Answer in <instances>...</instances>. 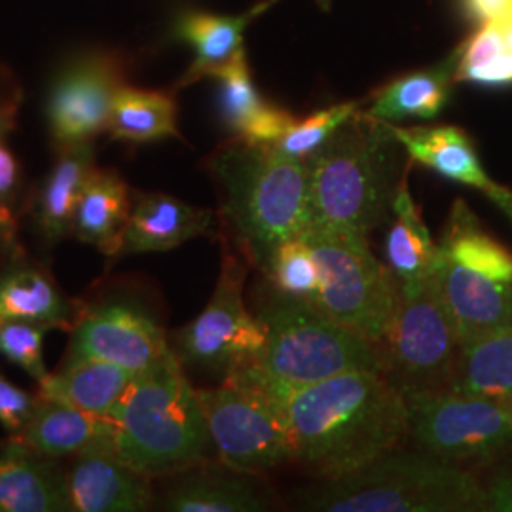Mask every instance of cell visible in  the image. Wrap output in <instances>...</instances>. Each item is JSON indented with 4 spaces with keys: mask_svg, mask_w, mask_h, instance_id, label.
I'll return each mask as SVG.
<instances>
[{
    "mask_svg": "<svg viewBox=\"0 0 512 512\" xmlns=\"http://www.w3.org/2000/svg\"><path fill=\"white\" fill-rule=\"evenodd\" d=\"M73 512H143L154 503L150 478L114 452H86L65 467Z\"/></svg>",
    "mask_w": 512,
    "mask_h": 512,
    "instance_id": "9a60e30c",
    "label": "cell"
},
{
    "mask_svg": "<svg viewBox=\"0 0 512 512\" xmlns=\"http://www.w3.org/2000/svg\"><path fill=\"white\" fill-rule=\"evenodd\" d=\"M452 389L495 403L512 401V323L459 342Z\"/></svg>",
    "mask_w": 512,
    "mask_h": 512,
    "instance_id": "83f0119b",
    "label": "cell"
},
{
    "mask_svg": "<svg viewBox=\"0 0 512 512\" xmlns=\"http://www.w3.org/2000/svg\"><path fill=\"white\" fill-rule=\"evenodd\" d=\"M275 0H266L241 16H213L203 12H186L177 21V37L188 42L196 57L184 73L179 86L194 84L202 78H215L230 63H234L243 50V33L253 19L270 8Z\"/></svg>",
    "mask_w": 512,
    "mask_h": 512,
    "instance_id": "603a6c76",
    "label": "cell"
},
{
    "mask_svg": "<svg viewBox=\"0 0 512 512\" xmlns=\"http://www.w3.org/2000/svg\"><path fill=\"white\" fill-rule=\"evenodd\" d=\"M393 224L385 239V255L389 270L399 285H410L431 272L439 245L431 238L420 209L408 192V175L393 200Z\"/></svg>",
    "mask_w": 512,
    "mask_h": 512,
    "instance_id": "f1b7e54d",
    "label": "cell"
},
{
    "mask_svg": "<svg viewBox=\"0 0 512 512\" xmlns=\"http://www.w3.org/2000/svg\"><path fill=\"white\" fill-rule=\"evenodd\" d=\"M217 215L211 209L194 207L175 196L160 192H137L131 200L118 255L165 253L186 241L213 236Z\"/></svg>",
    "mask_w": 512,
    "mask_h": 512,
    "instance_id": "5bb4252c",
    "label": "cell"
},
{
    "mask_svg": "<svg viewBox=\"0 0 512 512\" xmlns=\"http://www.w3.org/2000/svg\"><path fill=\"white\" fill-rule=\"evenodd\" d=\"M433 274L459 342L512 323V283L473 272L440 251Z\"/></svg>",
    "mask_w": 512,
    "mask_h": 512,
    "instance_id": "e0dca14e",
    "label": "cell"
},
{
    "mask_svg": "<svg viewBox=\"0 0 512 512\" xmlns=\"http://www.w3.org/2000/svg\"><path fill=\"white\" fill-rule=\"evenodd\" d=\"M408 433L421 450L461 463L482 461L512 440V420L505 406L454 389L404 397Z\"/></svg>",
    "mask_w": 512,
    "mask_h": 512,
    "instance_id": "8fae6325",
    "label": "cell"
},
{
    "mask_svg": "<svg viewBox=\"0 0 512 512\" xmlns=\"http://www.w3.org/2000/svg\"><path fill=\"white\" fill-rule=\"evenodd\" d=\"M380 349L384 376L403 397L452 389L459 340L433 268L420 281L399 285V306Z\"/></svg>",
    "mask_w": 512,
    "mask_h": 512,
    "instance_id": "9c48e42d",
    "label": "cell"
},
{
    "mask_svg": "<svg viewBox=\"0 0 512 512\" xmlns=\"http://www.w3.org/2000/svg\"><path fill=\"white\" fill-rule=\"evenodd\" d=\"M135 376L137 372L105 361H82L48 374L38 384V395L112 420Z\"/></svg>",
    "mask_w": 512,
    "mask_h": 512,
    "instance_id": "484cf974",
    "label": "cell"
},
{
    "mask_svg": "<svg viewBox=\"0 0 512 512\" xmlns=\"http://www.w3.org/2000/svg\"><path fill=\"white\" fill-rule=\"evenodd\" d=\"M57 158L29 203V220L42 251L73 236L74 215L95 162L93 141L57 147Z\"/></svg>",
    "mask_w": 512,
    "mask_h": 512,
    "instance_id": "d6986e66",
    "label": "cell"
},
{
    "mask_svg": "<svg viewBox=\"0 0 512 512\" xmlns=\"http://www.w3.org/2000/svg\"><path fill=\"white\" fill-rule=\"evenodd\" d=\"M463 4L467 14L478 21L512 16V0H463Z\"/></svg>",
    "mask_w": 512,
    "mask_h": 512,
    "instance_id": "f35d334b",
    "label": "cell"
},
{
    "mask_svg": "<svg viewBox=\"0 0 512 512\" xmlns=\"http://www.w3.org/2000/svg\"><path fill=\"white\" fill-rule=\"evenodd\" d=\"M403 145L389 122L355 112L325 145L304 162L308 167L310 222L344 226L361 234L384 222L408 175Z\"/></svg>",
    "mask_w": 512,
    "mask_h": 512,
    "instance_id": "3957f363",
    "label": "cell"
},
{
    "mask_svg": "<svg viewBox=\"0 0 512 512\" xmlns=\"http://www.w3.org/2000/svg\"><path fill=\"white\" fill-rule=\"evenodd\" d=\"M439 251L473 272L512 283L511 251L478 226L463 200H456L452 207Z\"/></svg>",
    "mask_w": 512,
    "mask_h": 512,
    "instance_id": "4dcf8cb0",
    "label": "cell"
},
{
    "mask_svg": "<svg viewBox=\"0 0 512 512\" xmlns=\"http://www.w3.org/2000/svg\"><path fill=\"white\" fill-rule=\"evenodd\" d=\"M266 281L277 291L315 304L321 291V272L310 245L302 236L283 241L272 255Z\"/></svg>",
    "mask_w": 512,
    "mask_h": 512,
    "instance_id": "d6a6232c",
    "label": "cell"
},
{
    "mask_svg": "<svg viewBox=\"0 0 512 512\" xmlns=\"http://www.w3.org/2000/svg\"><path fill=\"white\" fill-rule=\"evenodd\" d=\"M114 435V420L38 395L31 420L14 439L48 458L63 459L86 452H114Z\"/></svg>",
    "mask_w": 512,
    "mask_h": 512,
    "instance_id": "44dd1931",
    "label": "cell"
},
{
    "mask_svg": "<svg viewBox=\"0 0 512 512\" xmlns=\"http://www.w3.org/2000/svg\"><path fill=\"white\" fill-rule=\"evenodd\" d=\"M503 404V406H505V410H507V412H509V416H511V420H512V401H505V403H501Z\"/></svg>",
    "mask_w": 512,
    "mask_h": 512,
    "instance_id": "b9f144b4",
    "label": "cell"
},
{
    "mask_svg": "<svg viewBox=\"0 0 512 512\" xmlns=\"http://www.w3.org/2000/svg\"><path fill=\"white\" fill-rule=\"evenodd\" d=\"M245 279L247 264L224 245L211 300L194 321L173 332L169 340V348L183 368L224 380L234 370L258 359L266 336L255 313L245 306Z\"/></svg>",
    "mask_w": 512,
    "mask_h": 512,
    "instance_id": "30bf717a",
    "label": "cell"
},
{
    "mask_svg": "<svg viewBox=\"0 0 512 512\" xmlns=\"http://www.w3.org/2000/svg\"><path fill=\"white\" fill-rule=\"evenodd\" d=\"M215 78L219 80L220 118L238 139L275 145L296 122L291 112L270 105L256 92L245 54Z\"/></svg>",
    "mask_w": 512,
    "mask_h": 512,
    "instance_id": "7402d4cb",
    "label": "cell"
},
{
    "mask_svg": "<svg viewBox=\"0 0 512 512\" xmlns=\"http://www.w3.org/2000/svg\"><path fill=\"white\" fill-rule=\"evenodd\" d=\"M298 505L319 512L480 511L486 495L456 463L425 450H391L351 475L300 490Z\"/></svg>",
    "mask_w": 512,
    "mask_h": 512,
    "instance_id": "5b68a950",
    "label": "cell"
},
{
    "mask_svg": "<svg viewBox=\"0 0 512 512\" xmlns=\"http://www.w3.org/2000/svg\"><path fill=\"white\" fill-rule=\"evenodd\" d=\"M488 198L512 220V192L507 190L505 186H497L488 194Z\"/></svg>",
    "mask_w": 512,
    "mask_h": 512,
    "instance_id": "ab89813d",
    "label": "cell"
},
{
    "mask_svg": "<svg viewBox=\"0 0 512 512\" xmlns=\"http://www.w3.org/2000/svg\"><path fill=\"white\" fill-rule=\"evenodd\" d=\"M412 162L431 167L446 179L473 186L486 196L499 184L494 183L476 156L471 137L454 126L437 128H401L389 124Z\"/></svg>",
    "mask_w": 512,
    "mask_h": 512,
    "instance_id": "d4e9b609",
    "label": "cell"
},
{
    "mask_svg": "<svg viewBox=\"0 0 512 512\" xmlns=\"http://www.w3.org/2000/svg\"><path fill=\"white\" fill-rule=\"evenodd\" d=\"M78 313L52 274L25 251L2 258L0 321H35L54 330H73Z\"/></svg>",
    "mask_w": 512,
    "mask_h": 512,
    "instance_id": "ffe728a7",
    "label": "cell"
},
{
    "mask_svg": "<svg viewBox=\"0 0 512 512\" xmlns=\"http://www.w3.org/2000/svg\"><path fill=\"white\" fill-rule=\"evenodd\" d=\"M12 128L14 120L0 124V258L25 251L19 241L18 224L21 169L14 152L6 145V135Z\"/></svg>",
    "mask_w": 512,
    "mask_h": 512,
    "instance_id": "836d02e7",
    "label": "cell"
},
{
    "mask_svg": "<svg viewBox=\"0 0 512 512\" xmlns=\"http://www.w3.org/2000/svg\"><path fill=\"white\" fill-rule=\"evenodd\" d=\"M357 110V103H344L319 110L306 120H296L291 129L275 143V147L291 158L306 160L317 148L325 145L330 135Z\"/></svg>",
    "mask_w": 512,
    "mask_h": 512,
    "instance_id": "d590c367",
    "label": "cell"
},
{
    "mask_svg": "<svg viewBox=\"0 0 512 512\" xmlns=\"http://www.w3.org/2000/svg\"><path fill=\"white\" fill-rule=\"evenodd\" d=\"M63 366L82 361H105L143 372L169 351L164 329L148 315L124 300L101 302L80 311Z\"/></svg>",
    "mask_w": 512,
    "mask_h": 512,
    "instance_id": "4fadbf2b",
    "label": "cell"
},
{
    "mask_svg": "<svg viewBox=\"0 0 512 512\" xmlns=\"http://www.w3.org/2000/svg\"><path fill=\"white\" fill-rule=\"evenodd\" d=\"M459 46L456 82L482 86L512 84V46L499 19L484 21L482 29Z\"/></svg>",
    "mask_w": 512,
    "mask_h": 512,
    "instance_id": "1f68e13d",
    "label": "cell"
},
{
    "mask_svg": "<svg viewBox=\"0 0 512 512\" xmlns=\"http://www.w3.org/2000/svg\"><path fill=\"white\" fill-rule=\"evenodd\" d=\"M52 327L35 321H0V357L27 372L37 384L48 378L42 346Z\"/></svg>",
    "mask_w": 512,
    "mask_h": 512,
    "instance_id": "e575fe53",
    "label": "cell"
},
{
    "mask_svg": "<svg viewBox=\"0 0 512 512\" xmlns=\"http://www.w3.org/2000/svg\"><path fill=\"white\" fill-rule=\"evenodd\" d=\"M317 2H319V6H323L325 10L330 6V0H317Z\"/></svg>",
    "mask_w": 512,
    "mask_h": 512,
    "instance_id": "7bdbcfd3",
    "label": "cell"
},
{
    "mask_svg": "<svg viewBox=\"0 0 512 512\" xmlns=\"http://www.w3.org/2000/svg\"><path fill=\"white\" fill-rule=\"evenodd\" d=\"M293 463L329 480L397 450L408 433L401 391L382 372L353 370L296 389L285 401Z\"/></svg>",
    "mask_w": 512,
    "mask_h": 512,
    "instance_id": "6da1fadb",
    "label": "cell"
},
{
    "mask_svg": "<svg viewBox=\"0 0 512 512\" xmlns=\"http://www.w3.org/2000/svg\"><path fill=\"white\" fill-rule=\"evenodd\" d=\"M169 478L158 499L164 511L262 512L272 507V497L255 475L239 473L220 461H205Z\"/></svg>",
    "mask_w": 512,
    "mask_h": 512,
    "instance_id": "2e32d148",
    "label": "cell"
},
{
    "mask_svg": "<svg viewBox=\"0 0 512 512\" xmlns=\"http://www.w3.org/2000/svg\"><path fill=\"white\" fill-rule=\"evenodd\" d=\"M16 116V105L12 101L8 103H0V124L4 122H12Z\"/></svg>",
    "mask_w": 512,
    "mask_h": 512,
    "instance_id": "60d3db41",
    "label": "cell"
},
{
    "mask_svg": "<svg viewBox=\"0 0 512 512\" xmlns=\"http://www.w3.org/2000/svg\"><path fill=\"white\" fill-rule=\"evenodd\" d=\"M37 404L38 395L23 391L0 372V427L10 437H16L23 431Z\"/></svg>",
    "mask_w": 512,
    "mask_h": 512,
    "instance_id": "8d00e7d4",
    "label": "cell"
},
{
    "mask_svg": "<svg viewBox=\"0 0 512 512\" xmlns=\"http://www.w3.org/2000/svg\"><path fill=\"white\" fill-rule=\"evenodd\" d=\"M198 397L220 463L255 476L293 463L285 403L249 366L228 374L219 387L198 389Z\"/></svg>",
    "mask_w": 512,
    "mask_h": 512,
    "instance_id": "ba28073f",
    "label": "cell"
},
{
    "mask_svg": "<svg viewBox=\"0 0 512 512\" xmlns=\"http://www.w3.org/2000/svg\"><path fill=\"white\" fill-rule=\"evenodd\" d=\"M129 211L131 196L124 179L109 169L93 167L78 200L73 236L114 262Z\"/></svg>",
    "mask_w": 512,
    "mask_h": 512,
    "instance_id": "cb8c5ba5",
    "label": "cell"
},
{
    "mask_svg": "<svg viewBox=\"0 0 512 512\" xmlns=\"http://www.w3.org/2000/svg\"><path fill=\"white\" fill-rule=\"evenodd\" d=\"M220 217L249 264L266 274L275 249L310 222L308 167L275 145L234 137L209 158Z\"/></svg>",
    "mask_w": 512,
    "mask_h": 512,
    "instance_id": "7a4b0ae2",
    "label": "cell"
},
{
    "mask_svg": "<svg viewBox=\"0 0 512 512\" xmlns=\"http://www.w3.org/2000/svg\"><path fill=\"white\" fill-rule=\"evenodd\" d=\"M107 131L114 141L137 145L181 137L177 129L175 97L124 84L114 95Z\"/></svg>",
    "mask_w": 512,
    "mask_h": 512,
    "instance_id": "f546056e",
    "label": "cell"
},
{
    "mask_svg": "<svg viewBox=\"0 0 512 512\" xmlns=\"http://www.w3.org/2000/svg\"><path fill=\"white\" fill-rule=\"evenodd\" d=\"M459 54L461 46L431 69L393 80L380 92L374 93L366 114L389 124L406 118H435L450 99L452 84L456 82Z\"/></svg>",
    "mask_w": 512,
    "mask_h": 512,
    "instance_id": "4316f807",
    "label": "cell"
},
{
    "mask_svg": "<svg viewBox=\"0 0 512 512\" xmlns=\"http://www.w3.org/2000/svg\"><path fill=\"white\" fill-rule=\"evenodd\" d=\"M484 495H486L484 509L512 512V467L495 476L488 490H484Z\"/></svg>",
    "mask_w": 512,
    "mask_h": 512,
    "instance_id": "74e56055",
    "label": "cell"
},
{
    "mask_svg": "<svg viewBox=\"0 0 512 512\" xmlns=\"http://www.w3.org/2000/svg\"><path fill=\"white\" fill-rule=\"evenodd\" d=\"M253 313L266 336L253 365L291 395L344 372L384 374L378 344L342 327L308 300L277 291L270 281L255 294Z\"/></svg>",
    "mask_w": 512,
    "mask_h": 512,
    "instance_id": "8992f818",
    "label": "cell"
},
{
    "mask_svg": "<svg viewBox=\"0 0 512 512\" xmlns=\"http://www.w3.org/2000/svg\"><path fill=\"white\" fill-rule=\"evenodd\" d=\"M112 420L116 458L150 480L202 465L215 450L198 389L171 348L135 376Z\"/></svg>",
    "mask_w": 512,
    "mask_h": 512,
    "instance_id": "277c9868",
    "label": "cell"
},
{
    "mask_svg": "<svg viewBox=\"0 0 512 512\" xmlns=\"http://www.w3.org/2000/svg\"><path fill=\"white\" fill-rule=\"evenodd\" d=\"M126 61L118 52L76 55L50 86L46 118L57 147L93 141L109 124L112 101L126 84Z\"/></svg>",
    "mask_w": 512,
    "mask_h": 512,
    "instance_id": "7c38bea8",
    "label": "cell"
},
{
    "mask_svg": "<svg viewBox=\"0 0 512 512\" xmlns=\"http://www.w3.org/2000/svg\"><path fill=\"white\" fill-rule=\"evenodd\" d=\"M321 272L313 306L372 344H382L399 306V283L372 255L365 234L325 222H308L300 234Z\"/></svg>",
    "mask_w": 512,
    "mask_h": 512,
    "instance_id": "52a82bcc",
    "label": "cell"
},
{
    "mask_svg": "<svg viewBox=\"0 0 512 512\" xmlns=\"http://www.w3.org/2000/svg\"><path fill=\"white\" fill-rule=\"evenodd\" d=\"M0 512H73L59 459L10 435L0 440Z\"/></svg>",
    "mask_w": 512,
    "mask_h": 512,
    "instance_id": "ac0fdd59",
    "label": "cell"
}]
</instances>
